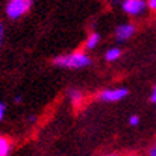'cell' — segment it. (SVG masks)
<instances>
[{"label":"cell","instance_id":"4","mask_svg":"<svg viewBox=\"0 0 156 156\" xmlns=\"http://www.w3.org/2000/svg\"><path fill=\"white\" fill-rule=\"evenodd\" d=\"M129 95V90L126 87H113V89H105L98 93V99L100 102H106V103H115L119 100L125 99Z\"/></svg>","mask_w":156,"mask_h":156},{"label":"cell","instance_id":"6","mask_svg":"<svg viewBox=\"0 0 156 156\" xmlns=\"http://www.w3.org/2000/svg\"><path fill=\"white\" fill-rule=\"evenodd\" d=\"M12 149V140L6 135H0V156H9Z\"/></svg>","mask_w":156,"mask_h":156},{"label":"cell","instance_id":"13","mask_svg":"<svg viewBox=\"0 0 156 156\" xmlns=\"http://www.w3.org/2000/svg\"><path fill=\"white\" fill-rule=\"evenodd\" d=\"M5 113H6V105L3 102H0V122L5 118Z\"/></svg>","mask_w":156,"mask_h":156},{"label":"cell","instance_id":"1","mask_svg":"<svg viewBox=\"0 0 156 156\" xmlns=\"http://www.w3.org/2000/svg\"><path fill=\"white\" fill-rule=\"evenodd\" d=\"M53 65L57 67H66V69H83L92 65V59L85 50H76V52L55 57Z\"/></svg>","mask_w":156,"mask_h":156},{"label":"cell","instance_id":"9","mask_svg":"<svg viewBox=\"0 0 156 156\" xmlns=\"http://www.w3.org/2000/svg\"><path fill=\"white\" fill-rule=\"evenodd\" d=\"M120 56H122V50L119 48H110L108 52L105 53L106 62H116L120 59Z\"/></svg>","mask_w":156,"mask_h":156},{"label":"cell","instance_id":"5","mask_svg":"<svg viewBox=\"0 0 156 156\" xmlns=\"http://www.w3.org/2000/svg\"><path fill=\"white\" fill-rule=\"evenodd\" d=\"M135 32H136L135 24H132V23L119 24L118 27L115 29V39L118 42H126V40H129L135 34Z\"/></svg>","mask_w":156,"mask_h":156},{"label":"cell","instance_id":"10","mask_svg":"<svg viewBox=\"0 0 156 156\" xmlns=\"http://www.w3.org/2000/svg\"><path fill=\"white\" fill-rule=\"evenodd\" d=\"M139 122H140V118H139L137 115H132V116L129 118V125H130V126H137Z\"/></svg>","mask_w":156,"mask_h":156},{"label":"cell","instance_id":"19","mask_svg":"<svg viewBox=\"0 0 156 156\" xmlns=\"http://www.w3.org/2000/svg\"><path fill=\"white\" fill-rule=\"evenodd\" d=\"M105 156H119V155H116V153H109V155H105Z\"/></svg>","mask_w":156,"mask_h":156},{"label":"cell","instance_id":"12","mask_svg":"<svg viewBox=\"0 0 156 156\" xmlns=\"http://www.w3.org/2000/svg\"><path fill=\"white\" fill-rule=\"evenodd\" d=\"M147 3V9L152 12H156V0H146Z\"/></svg>","mask_w":156,"mask_h":156},{"label":"cell","instance_id":"2","mask_svg":"<svg viewBox=\"0 0 156 156\" xmlns=\"http://www.w3.org/2000/svg\"><path fill=\"white\" fill-rule=\"evenodd\" d=\"M33 0H9L6 6V14L10 20H17L32 9Z\"/></svg>","mask_w":156,"mask_h":156},{"label":"cell","instance_id":"15","mask_svg":"<svg viewBox=\"0 0 156 156\" xmlns=\"http://www.w3.org/2000/svg\"><path fill=\"white\" fill-rule=\"evenodd\" d=\"M151 102H152V103H156V90H152V95H151Z\"/></svg>","mask_w":156,"mask_h":156},{"label":"cell","instance_id":"3","mask_svg":"<svg viewBox=\"0 0 156 156\" xmlns=\"http://www.w3.org/2000/svg\"><path fill=\"white\" fill-rule=\"evenodd\" d=\"M120 7L128 16L137 17L146 12L147 3L146 0H122L120 2Z\"/></svg>","mask_w":156,"mask_h":156},{"label":"cell","instance_id":"11","mask_svg":"<svg viewBox=\"0 0 156 156\" xmlns=\"http://www.w3.org/2000/svg\"><path fill=\"white\" fill-rule=\"evenodd\" d=\"M147 156H156V140L147 149Z\"/></svg>","mask_w":156,"mask_h":156},{"label":"cell","instance_id":"17","mask_svg":"<svg viewBox=\"0 0 156 156\" xmlns=\"http://www.w3.org/2000/svg\"><path fill=\"white\" fill-rule=\"evenodd\" d=\"M29 120H30V122H36V116H30Z\"/></svg>","mask_w":156,"mask_h":156},{"label":"cell","instance_id":"18","mask_svg":"<svg viewBox=\"0 0 156 156\" xmlns=\"http://www.w3.org/2000/svg\"><path fill=\"white\" fill-rule=\"evenodd\" d=\"M126 156H142V155H137V153H129V155H126Z\"/></svg>","mask_w":156,"mask_h":156},{"label":"cell","instance_id":"7","mask_svg":"<svg viewBox=\"0 0 156 156\" xmlns=\"http://www.w3.org/2000/svg\"><path fill=\"white\" fill-rule=\"evenodd\" d=\"M100 43V34L98 32H92V33L87 36L85 42V49L86 50H93V49Z\"/></svg>","mask_w":156,"mask_h":156},{"label":"cell","instance_id":"8","mask_svg":"<svg viewBox=\"0 0 156 156\" xmlns=\"http://www.w3.org/2000/svg\"><path fill=\"white\" fill-rule=\"evenodd\" d=\"M67 96H69L70 102L75 105V106H79V105H82V102H83V93H82L79 89H70L69 93H67Z\"/></svg>","mask_w":156,"mask_h":156},{"label":"cell","instance_id":"16","mask_svg":"<svg viewBox=\"0 0 156 156\" xmlns=\"http://www.w3.org/2000/svg\"><path fill=\"white\" fill-rule=\"evenodd\" d=\"M14 102H16V103H20V102H22V96H16V98H14Z\"/></svg>","mask_w":156,"mask_h":156},{"label":"cell","instance_id":"14","mask_svg":"<svg viewBox=\"0 0 156 156\" xmlns=\"http://www.w3.org/2000/svg\"><path fill=\"white\" fill-rule=\"evenodd\" d=\"M3 23L0 22V48H2V43H3Z\"/></svg>","mask_w":156,"mask_h":156}]
</instances>
